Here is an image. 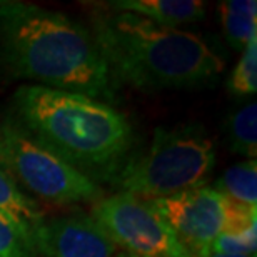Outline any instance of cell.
Instances as JSON below:
<instances>
[{
	"mask_svg": "<svg viewBox=\"0 0 257 257\" xmlns=\"http://www.w3.org/2000/svg\"><path fill=\"white\" fill-rule=\"evenodd\" d=\"M0 79L77 92L107 104L115 89L87 25L25 2L0 4Z\"/></svg>",
	"mask_w": 257,
	"mask_h": 257,
	"instance_id": "6da1fadb",
	"label": "cell"
},
{
	"mask_svg": "<svg viewBox=\"0 0 257 257\" xmlns=\"http://www.w3.org/2000/svg\"><path fill=\"white\" fill-rule=\"evenodd\" d=\"M12 112L30 139L94 182H114L131 157L134 128L107 102L25 84L14 92Z\"/></svg>",
	"mask_w": 257,
	"mask_h": 257,
	"instance_id": "7a4b0ae2",
	"label": "cell"
},
{
	"mask_svg": "<svg viewBox=\"0 0 257 257\" xmlns=\"http://www.w3.org/2000/svg\"><path fill=\"white\" fill-rule=\"evenodd\" d=\"M90 30L114 87L194 90L212 87L224 70L222 57L204 37L162 27L136 14H97Z\"/></svg>",
	"mask_w": 257,
	"mask_h": 257,
	"instance_id": "3957f363",
	"label": "cell"
},
{
	"mask_svg": "<svg viewBox=\"0 0 257 257\" xmlns=\"http://www.w3.org/2000/svg\"><path fill=\"white\" fill-rule=\"evenodd\" d=\"M214 166L215 142L202 125H161L146 152L128 157L114 184L144 200L166 199L205 186Z\"/></svg>",
	"mask_w": 257,
	"mask_h": 257,
	"instance_id": "277c9868",
	"label": "cell"
},
{
	"mask_svg": "<svg viewBox=\"0 0 257 257\" xmlns=\"http://www.w3.org/2000/svg\"><path fill=\"white\" fill-rule=\"evenodd\" d=\"M2 131L4 169L25 189L54 204L97 202L104 191L97 182L39 146L7 117Z\"/></svg>",
	"mask_w": 257,
	"mask_h": 257,
	"instance_id": "5b68a950",
	"label": "cell"
},
{
	"mask_svg": "<svg viewBox=\"0 0 257 257\" xmlns=\"http://www.w3.org/2000/svg\"><path fill=\"white\" fill-rule=\"evenodd\" d=\"M92 219L115 247L139 257H192L176 232L151 204L131 194H115L94 202Z\"/></svg>",
	"mask_w": 257,
	"mask_h": 257,
	"instance_id": "8992f818",
	"label": "cell"
},
{
	"mask_svg": "<svg viewBox=\"0 0 257 257\" xmlns=\"http://www.w3.org/2000/svg\"><path fill=\"white\" fill-rule=\"evenodd\" d=\"M147 202L171 225L192 257L229 230V200L207 184L172 197Z\"/></svg>",
	"mask_w": 257,
	"mask_h": 257,
	"instance_id": "52a82bcc",
	"label": "cell"
},
{
	"mask_svg": "<svg viewBox=\"0 0 257 257\" xmlns=\"http://www.w3.org/2000/svg\"><path fill=\"white\" fill-rule=\"evenodd\" d=\"M35 252L45 257H117V247L90 215L70 214L44 220L35 232Z\"/></svg>",
	"mask_w": 257,
	"mask_h": 257,
	"instance_id": "ba28073f",
	"label": "cell"
},
{
	"mask_svg": "<svg viewBox=\"0 0 257 257\" xmlns=\"http://www.w3.org/2000/svg\"><path fill=\"white\" fill-rule=\"evenodd\" d=\"M107 5L114 12L136 14L169 29H181L205 17V4L200 0H115Z\"/></svg>",
	"mask_w": 257,
	"mask_h": 257,
	"instance_id": "9c48e42d",
	"label": "cell"
},
{
	"mask_svg": "<svg viewBox=\"0 0 257 257\" xmlns=\"http://www.w3.org/2000/svg\"><path fill=\"white\" fill-rule=\"evenodd\" d=\"M0 212L19 230L24 240L35 250V232L44 224V214L17 182L0 167Z\"/></svg>",
	"mask_w": 257,
	"mask_h": 257,
	"instance_id": "30bf717a",
	"label": "cell"
},
{
	"mask_svg": "<svg viewBox=\"0 0 257 257\" xmlns=\"http://www.w3.org/2000/svg\"><path fill=\"white\" fill-rule=\"evenodd\" d=\"M219 20L230 49L242 52L250 40L257 39L255 0H225L219 4Z\"/></svg>",
	"mask_w": 257,
	"mask_h": 257,
	"instance_id": "8fae6325",
	"label": "cell"
},
{
	"mask_svg": "<svg viewBox=\"0 0 257 257\" xmlns=\"http://www.w3.org/2000/svg\"><path fill=\"white\" fill-rule=\"evenodd\" d=\"M229 202L257 210V162L254 159L234 164L212 186Z\"/></svg>",
	"mask_w": 257,
	"mask_h": 257,
	"instance_id": "7c38bea8",
	"label": "cell"
},
{
	"mask_svg": "<svg viewBox=\"0 0 257 257\" xmlns=\"http://www.w3.org/2000/svg\"><path fill=\"white\" fill-rule=\"evenodd\" d=\"M225 137L229 149L245 159L257 157V104L254 100L244 102L242 105L227 115L225 120Z\"/></svg>",
	"mask_w": 257,
	"mask_h": 257,
	"instance_id": "4fadbf2b",
	"label": "cell"
},
{
	"mask_svg": "<svg viewBox=\"0 0 257 257\" xmlns=\"http://www.w3.org/2000/svg\"><path fill=\"white\" fill-rule=\"evenodd\" d=\"M227 90L234 97H249L257 90V39L250 40L227 80Z\"/></svg>",
	"mask_w": 257,
	"mask_h": 257,
	"instance_id": "5bb4252c",
	"label": "cell"
},
{
	"mask_svg": "<svg viewBox=\"0 0 257 257\" xmlns=\"http://www.w3.org/2000/svg\"><path fill=\"white\" fill-rule=\"evenodd\" d=\"M215 252L232 255H255L257 250V222L234 232H222L210 244Z\"/></svg>",
	"mask_w": 257,
	"mask_h": 257,
	"instance_id": "9a60e30c",
	"label": "cell"
},
{
	"mask_svg": "<svg viewBox=\"0 0 257 257\" xmlns=\"http://www.w3.org/2000/svg\"><path fill=\"white\" fill-rule=\"evenodd\" d=\"M35 254L14 224L0 212V257H35Z\"/></svg>",
	"mask_w": 257,
	"mask_h": 257,
	"instance_id": "2e32d148",
	"label": "cell"
},
{
	"mask_svg": "<svg viewBox=\"0 0 257 257\" xmlns=\"http://www.w3.org/2000/svg\"><path fill=\"white\" fill-rule=\"evenodd\" d=\"M194 257H255V255H232V254H220V252H215V250L207 245V247L200 249L197 254Z\"/></svg>",
	"mask_w": 257,
	"mask_h": 257,
	"instance_id": "e0dca14e",
	"label": "cell"
},
{
	"mask_svg": "<svg viewBox=\"0 0 257 257\" xmlns=\"http://www.w3.org/2000/svg\"><path fill=\"white\" fill-rule=\"evenodd\" d=\"M0 167L4 169V156H2V131H0ZM5 171V169H4Z\"/></svg>",
	"mask_w": 257,
	"mask_h": 257,
	"instance_id": "ac0fdd59",
	"label": "cell"
},
{
	"mask_svg": "<svg viewBox=\"0 0 257 257\" xmlns=\"http://www.w3.org/2000/svg\"><path fill=\"white\" fill-rule=\"evenodd\" d=\"M117 257H139V255H134V254H127V252H119Z\"/></svg>",
	"mask_w": 257,
	"mask_h": 257,
	"instance_id": "d6986e66",
	"label": "cell"
},
{
	"mask_svg": "<svg viewBox=\"0 0 257 257\" xmlns=\"http://www.w3.org/2000/svg\"><path fill=\"white\" fill-rule=\"evenodd\" d=\"M0 4H2V2H0Z\"/></svg>",
	"mask_w": 257,
	"mask_h": 257,
	"instance_id": "ffe728a7",
	"label": "cell"
}]
</instances>
